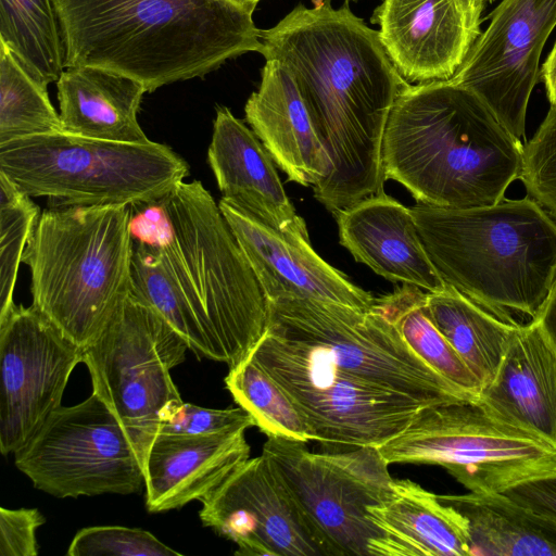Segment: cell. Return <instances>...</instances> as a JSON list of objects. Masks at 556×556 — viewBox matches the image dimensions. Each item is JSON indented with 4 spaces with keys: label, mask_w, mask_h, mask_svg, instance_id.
Listing matches in <instances>:
<instances>
[{
    "label": "cell",
    "mask_w": 556,
    "mask_h": 556,
    "mask_svg": "<svg viewBox=\"0 0 556 556\" xmlns=\"http://www.w3.org/2000/svg\"><path fill=\"white\" fill-rule=\"evenodd\" d=\"M45 523V517L37 508H0V555L36 556L37 529Z\"/></svg>",
    "instance_id": "cell-37"
},
{
    "label": "cell",
    "mask_w": 556,
    "mask_h": 556,
    "mask_svg": "<svg viewBox=\"0 0 556 556\" xmlns=\"http://www.w3.org/2000/svg\"><path fill=\"white\" fill-rule=\"evenodd\" d=\"M0 41L46 88L64 71L63 42L52 0H0Z\"/></svg>",
    "instance_id": "cell-28"
},
{
    "label": "cell",
    "mask_w": 556,
    "mask_h": 556,
    "mask_svg": "<svg viewBox=\"0 0 556 556\" xmlns=\"http://www.w3.org/2000/svg\"><path fill=\"white\" fill-rule=\"evenodd\" d=\"M160 202L168 222L157 245L165 265L222 362L231 368L265 333L267 299L201 181H181Z\"/></svg>",
    "instance_id": "cell-6"
},
{
    "label": "cell",
    "mask_w": 556,
    "mask_h": 556,
    "mask_svg": "<svg viewBox=\"0 0 556 556\" xmlns=\"http://www.w3.org/2000/svg\"><path fill=\"white\" fill-rule=\"evenodd\" d=\"M64 68L99 66L148 92L204 77L227 60L263 52L261 29L229 0H52Z\"/></svg>",
    "instance_id": "cell-2"
},
{
    "label": "cell",
    "mask_w": 556,
    "mask_h": 556,
    "mask_svg": "<svg viewBox=\"0 0 556 556\" xmlns=\"http://www.w3.org/2000/svg\"><path fill=\"white\" fill-rule=\"evenodd\" d=\"M287 393L314 435L330 446H375L428 406L338 369L315 349L269 331L249 353Z\"/></svg>",
    "instance_id": "cell-10"
},
{
    "label": "cell",
    "mask_w": 556,
    "mask_h": 556,
    "mask_svg": "<svg viewBox=\"0 0 556 556\" xmlns=\"http://www.w3.org/2000/svg\"><path fill=\"white\" fill-rule=\"evenodd\" d=\"M519 179L527 194L556 220V109L549 108L533 137L523 143Z\"/></svg>",
    "instance_id": "cell-34"
},
{
    "label": "cell",
    "mask_w": 556,
    "mask_h": 556,
    "mask_svg": "<svg viewBox=\"0 0 556 556\" xmlns=\"http://www.w3.org/2000/svg\"><path fill=\"white\" fill-rule=\"evenodd\" d=\"M427 291L403 285L375 300L408 346L451 383L477 400L481 384L432 321Z\"/></svg>",
    "instance_id": "cell-29"
},
{
    "label": "cell",
    "mask_w": 556,
    "mask_h": 556,
    "mask_svg": "<svg viewBox=\"0 0 556 556\" xmlns=\"http://www.w3.org/2000/svg\"><path fill=\"white\" fill-rule=\"evenodd\" d=\"M261 78L244 106L247 122L288 180L316 185L329 173L331 161L294 79L275 60H266Z\"/></svg>",
    "instance_id": "cell-23"
},
{
    "label": "cell",
    "mask_w": 556,
    "mask_h": 556,
    "mask_svg": "<svg viewBox=\"0 0 556 556\" xmlns=\"http://www.w3.org/2000/svg\"><path fill=\"white\" fill-rule=\"evenodd\" d=\"M139 211L130 217V232L136 241L151 245H160L167 229L168 222L160 201L139 205Z\"/></svg>",
    "instance_id": "cell-39"
},
{
    "label": "cell",
    "mask_w": 556,
    "mask_h": 556,
    "mask_svg": "<svg viewBox=\"0 0 556 556\" xmlns=\"http://www.w3.org/2000/svg\"><path fill=\"white\" fill-rule=\"evenodd\" d=\"M367 517L382 535L374 556H472L464 516L408 479L393 480L391 495Z\"/></svg>",
    "instance_id": "cell-24"
},
{
    "label": "cell",
    "mask_w": 556,
    "mask_h": 556,
    "mask_svg": "<svg viewBox=\"0 0 556 556\" xmlns=\"http://www.w3.org/2000/svg\"><path fill=\"white\" fill-rule=\"evenodd\" d=\"M245 430L207 435L159 433L144 466L148 510L178 509L213 492L249 459Z\"/></svg>",
    "instance_id": "cell-22"
},
{
    "label": "cell",
    "mask_w": 556,
    "mask_h": 556,
    "mask_svg": "<svg viewBox=\"0 0 556 556\" xmlns=\"http://www.w3.org/2000/svg\"><path fill=\"white\" fill-rule=\"evenodd\" d=\"M207 162L223 198L273 229L309 240L262 141L226 106L216 108Z\"/></svg>",
    "instance_id": "cell-19"
},
{
    "label": "cell",
    "mask_w": 556,
    "mask_h": 556,
    "mask_svg": "<svg viewBox=\"0 0 556 556\" xmlns=\"http://www.w3.org/2000/svg\"><path fill=\"white\" fill-rule=\"evenodd\" d=\"M64 131L47 88L37 83L0 41V144Z\"/></svg>",
    "instance_id": "cell-32"
},
{
    "label": "cell",
    "mask_w": 556,
    "mask_h": 556,
    "mask_svg": "<svg viewBox=\"0 0 556 556\" xmlns=\"http://www.w3.org/2000/svg\"><path fill=\"white\" fill-rule=\"evenodd\" d=\"M451 79L475 92L522 143L543 47L556 26V0H502Z\"/></svg>",
    "instance_id": "cell-16"
},
{
    "label": "cell",
    "mask_w": 556,
    "mask_h": 556,
    "mask_svg": "<svg viewBox=\"0 0 556 556\" xmlns=\"http://www.w3.org/2000/svg\"><path fill=\"white\" fill-rule=\"evenodd\" d=\"M476 401L501 421L556 448V353L535 320L518 326Z\"/></svg>",
    "instance_id": "cell-21"
},
{
    "label": "cell",
    "mask_w": 556,
    "mask_h": 556,
    "mask_svg": "<svg viewBox=\"0 0 556 556\" xmlns=\"http://www.w3.org/2000/svg\"><path fill=\"white\" fill-rule=\"evenodd\" d=\"M56 85L65 132L129 143L150 140L137 117L142 96L148 91L137 79L86 65L66 67Z\"/></svg>",
    "instance_id": "cell-25"
},
{
    "label": "cell",
    "mask_w": 556,
    "mask_h": 556,
    "mask_svg": "<svg viewBox=\"0 0 556 556\" xmlns=\"http://www.w3.org/2000/svg\"><path fill=\"white\" fill-rule=\"evenodd\" d=\"M187 350L182 337L131 294L84 350L92 392L117 416L143 469L163 412L182 401L170 370Z\"/></svg>",
    "instance_id": "cell-11"
},
{
    "label": "cell",
    "mask_w": 556,
    "mask_h": 556,
    "mask_svg": "<svg viewBox=\"0 0 556 556\" xmlns=\"http://www.w3.org/2000/svg\"><path fill=\"white\" fill-rule=\"evenodd\" d=\"M233 3H236L237 5L248 10V11H251L253 12L256 4L260 2V0H229Z\"/></svg>",
    "instance_id": "cell-42"
},
{
    "label": "cell",
    "mask_w": 556,
    "mask_h": 556,
    "mask_svg": "<svg viewBox=\"0 0 556 556\" xmlns=\"http://www.w3.org/2000/svg\"><path fill=\"white\" fill-rule=\"evenodd\" d=\"M0 173L49 206L149 204L189 176L188 163L164 143H129L61 131L0 144Z\"/></svg>",
    "instance_id": "cell-7"
},
{
    "label": "cell",
    "mask_w": 556,
    "mask_h": 556,
    "mask_svg": "<svg viewBox=\"0 0 556 556\" xmlns=\"http://www.w3.org/2000/svg\"><path fill=\"white\" fill-rule=\"evenodd\" d=\"M255 426L243 407L205 408L194 404H172L161 416L159 433L207 435L248 429Z\"/></svg>",
    "instance_id": "cell-36"
},
{
    "label": "cell",
    "mask_w": 556,
    "mask_h": 556,
    "mask_svg": "<svg viewBox=\"0 0 556 556\" xmlns=\"http://www.w3.org/2000/svg\"><path fill=\"white\" fill-rule=\"evenodd\" d=\"M540 77L545 85L551 108L556 109V41L541 67Z\"/></svg>",
    "instance_id": "cell-41"
},
{
    "label": "cell",
    "mask_w": 556,
    "mask_h": 556,
    "mask_svg": "<svg viewBox=\"0 0 556 556\" xmlns=\"http://www.w3.org/2000/svg\"><path fill=\"white\" fill-rule=\"evenodd\" d=\"M266 331L315 349L348 375L428 406L476 401L420 358L375 303L358 309L315 300L268 302Z\"/></svg>",
    "instance_id": "cell-9"
},
{
    "label": "cell",
    "mask_w": 556,
    "mask_h": 556,
    "mask_svg": "<svg viewBox=\"0 0 556 556\" xmlns=\"http://www.w3.org/2000/svg\"><path fill=\"white\" fill-rule=\"evenodd\" d=\"M218 205L267 302L298 299L372 307L376 298L324 261L311 240L286 236L225 198Z\"/></svg>",
    "instance_id": "cell-18"
},
{
    "label": "cell",
    "mask_w": 556,
    "mask_h": 556,
    "mask_svg": "<svg viewBox=\"0 0 556 556\" xmlns=\"http://www.w3.org/2000/svg\"><path fill=\"white\" fill-rule=\"evenodd\" d=\"M200 502L202 525L235 542L236 555L341 556L263 453Z\"/></svg>",
    "instance_id": "cell-14"
},
{
    "label": "cell",
    "mask_w": 556,
    "mask_h": 556,
    "mask_svg": "<svg viewBox=\"0 0 556 556\" xmlns=\"http://www.w3.org/2000/svg\"><path fill=\"white\" fill-rule=\"evenodd\" d=\"M437 271L500 319H534L556 281V220L530 195L495 204L410 207Z\"/></svg>",
    "instance_id": "cell-4"
},
{
    "label": "cell",
    "mask_w": 556,
    "mask_h": 556,
    "mask_svg": "<svg viewBox=\"0 0 556 556\" xmlns=\"http://www.w3.org/2000/svg\"><path fill=\"white\" fill-rule=\"evenodd\" d=\"M84 350L34 306L0 319V451L14 454L61 406Z\"/></svg>",
    "instance_id": "cell-15"
},
{
    "label": "cell",
    "mask_w": 556,
    "mask_h": 556,
    "mask_svg": "<svg viewBox=\"0 0 556 556\" xmlns=\"http://www.w3.org/2000/svg\"><path fill=\"white\" fill-rule=\"evenodd\" d=\"M480 0H383L371 23L410 85L451 80L480 36Z\"/></svg>",
    "instance_id": "cell-17"
},
{
    "label": "cell",
    "mask_w": 556,
    "mask_h": 556,
    "mask_svg": "<svg viewBox=\"0 0 556 556\" xmlns=\"http://www.w3.org/2000/svg\"><path fill=\"white\" fill-rule=\"evenodd\" d=\"M378 451L389 465L442 466L475 493L504 492L556 470V448L495 418L477 401L421 408Z\"/></svg>",
    "instance_id": "cell-8"
},
{
    "label": "cell",
    "mask_w": 556,
    "mask_h": 556,
    "mask_svg": "<svg viewBox=\"0 0 556 556\" xmlns=\"http://www.w3.org/2000/svg\"><path fill=\"white\" fill-rule=\"evenodd\" d=\"M225 384L267 437L307 443L314 435L281 387L250 356L229 368Z\"/></svg>",
    "instance_id": "cell-31"
},
{
    "label": "cell",
    "mask_w": 556,
    "mask_h": 556,
    "mask_svg": "<svg viewBox=\"0 0 556 556\" xmlns=\"http://www.w3.org/2000/svg\"><path fill=\"white\" fill-rule=\"evenodd\" d=\"M428 313L435 327L479 380L495 376L520 324L506 323L452 287L427 292Z\"/></svg>",
    "instance_id": "cell-27"
},
{
    "label": "cell",
    "mask_w": 556,
    "mask_h": 556,
    "mask_svg": "<svg viewBox=\"0 0 556 556\" xmlns=\"http://www.w3.org/2000/svg\"><path fill=\"white\" fill-rule=\"evenodd\" d=\"M68 556H180L149 531L121 526H96L79 530Z\"/></svg>",
    "instance_id": "cell-35"
},
{
    "label": "cell",
    "mask_w": 556,
    "mask_h": 556,
    "mask_svg": "<svg viewBox=\"0 0 556 556\" xmlns=\"http://www.w3.org/2000/svg\"><path fill=\"white\" fill-rule=\"evenodd\" d=\"M130 206H49L40 213L22 263L33 304L85 350L131 291Z\"/></svg>",
    "instance_id": "cell-5"
},
{
    "label": "cell",
    "mask_w": 556,
    "mask_h": 556,
    "mask_svg": "<svg viewBox=\"0 0 556 556\" xmlns=\"http://www.w3.org/2000/svg\"><path fill=\"white\" fill-rule=\"evenodd\" d=\"M532 320L538 323L544 337L556 353V281L538 316Z\"/></svg>",
    "instance_id": "cell-40"
},
{
    "label": "cell",
    "mask_w": 556,
    "mask_h": 556,
    "mask_svg": "<svg viewBox=\"0 0 556 556\" xmlns=\"http://www.w3.org/2000/svg\"><path fill=\"white\" fill-rule=\"evenodd\" d=\"M39 216L30 197L0 173V319L15 306L18 266Z\"/></svg>",
    "instance_id": "cell-33"
},
{
    "label": "cell",
    "mask_w": 556,
    "mask_h": 556,
    "mask_svg": "<svg viewBox=\"0 0 556 556\" xmlns=\"http://www.w3.org/2000/svg\"><path fill=\"white\" fill-rule=\"evenodd\" d=\"M522 148L471 90L452 80L406 84L387 122L382 173L417 204L492 205L520 178Z\"/></svg>",
    "instance_id": "cell-3"
},
{
    "label": "cell",
    "mask_w": 556,
    "mask_h": 556,
    "mask_svg": "<svg viewBox=\"0 0 556 556\" xmlns=\"http://www.w3.org/2000/svg\"><path fill=\"white\" fill-rule=\"evenodd\" d=\"M503 493L556 521V470L525 480Z\"/></svg>",
    "instance_id": "cell-38"
},
{
    "label": "cell",
    "mask_w": 556,
    "mask_h": 556,
    "mask_svg": "<svg viewBox=\"0 0 556 556\" xmlns=\"http://www.w3.org/2000/svg\"><path fill=\"white\" fill-rule=\"evenodd\" d=\"M262 453L341 556H374L382 535L367 508L391 495L394 480L378 447L313 453L305 442L267 437Z\"/></svg>",
    "instance_id": "cell-13"
},
{
    "label": "cell",
    "mask_w": 556,
    "mask_h": 556,
    "mask_svg": "<svg viewBox=\"0 0 556 556\" xmlns=\"http://www.w3.org/2000/svg\"><path fill=\"white\" fill-rule=\"evenodd\" d=\"M298 4L261 29L262 55L291 74L329 154L314 197L334 214L383 191L382 142L392 106L407 84L379 38L345 2Z\"/></svg>",
    "instance_id": "cell-1"
},
{
    "label": "cell",
    "mask_w": 556,
    "mask_h": 556,
    "mask_svg": "<svg viewBox=\"0 0 556 556\" xmlns=\"http://www.w3.org/2000/svg\"><path fill=\"white\" fill-rule=\"evenodd\" d=\"M14 463L34 486L65 498L128 495L144 484V469L117 416L92 392L73 406H60Z\"/></svg>",
    "instance_id": "cell-12"
},
{
    "label": "cell",
    "mask_w": 556,
    "mask_h": 556,
    "mask_svg": "<svg viewBox=\"0 0 556 556\" xmlns=\"http://www.w3.org/2000/svg\"><path fill=\"white\" fill-rule=\"evenodd\" d=\"M480 1H482V2L490 1L491 2V1H494V0H480Z\"/></svg>",
    "instance_id": "cell-43"
},
{
    "label": "cell",
    "mask_w": 556,
    "mask_h": 556,
    "mask_svg": "<svg viewBox=\"0 0 556 556\" xmlns=\"http://www.w3.org/2000/svg\"><path fill=\"white\" fill-rule=\"evenodd\" d=\"M134 241L130 294L169 324L198 358L222 362L174 282L159 247Z\"/></svg>",
    "instance_id": "cell-30"
},
{
    "label": "cell",
    "mask_w": 556,
    "mask_h": 556,
    "mask_svg": "<svg viewBox=\"0 0 556 556\" xmlns=\"http://www.w3.org/2000/svg\"><path fill=\"white\" fill-rule=\"evenodd\" d=\"M333 215L340 243L356 262L392 282L427 292L447 287L428 256L412 210L384 191Z\"/></svg>",
    "instance_id": "cell-20"
},
{
    "label": "cell",
    "mask_w": 556,
    "mask_h": 556,
    "mask_svg": "<svg viewBox=\"0 0 556 556\" xmlns=\"http://www.w3.org/2000/svg\"><path fill=\"white\" fill-rule=\"evenodd\" d=\"M438 497L466 519L472 556H556V521L503 492Z\"/></svg>",
    "instance_id": "cell-26"
}]
</instances>
